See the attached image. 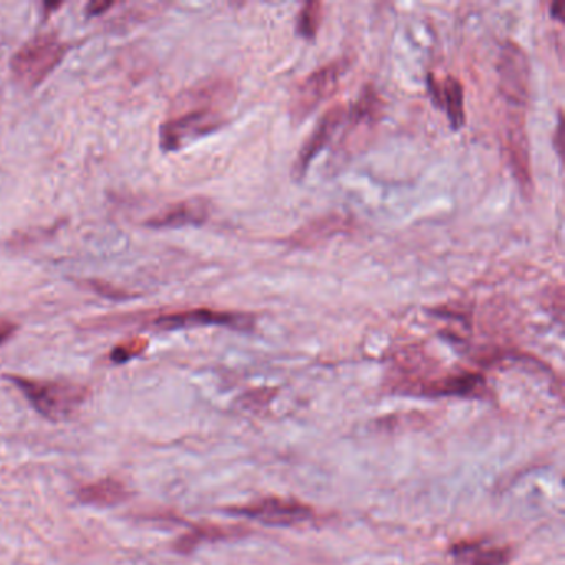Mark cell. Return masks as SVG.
<instances>
[{
  "label": "cell",
  "mask_w": 565,
  "mask_h": 565,
  "mask_svg": "<svg viewBox=\"0 0 565 565\" xmlns=\"http://www.w3.org/2000/svg\"><path fill=\"white\" fill-rule=\"evenodd\" d=\"M234 94V85L220 78L183 92L171 108V117L161 125V150L174 153L221 130L226 125L224 110L233 104Z\"/></svg>",
  "instance_id": "1"
},
{
  "label": "cell",
  "mask_w": 565,
  "mask_h": 565,
  "mask_svg": "<svg viewBox=\"0 0 565 565\" xmlns=\"http://www.w3.org/2000/svg\"><path fill=\"white\" fill-rule=\"evenodd\" d=\"M67 51V44L57 35H38L25 42L11 58L12 77L25 90H34L61 65Z\"/></svg>",
  "instance_id": "2"
},
{
  "label": "cell",
  "mask_w": 565,
  "mask_h": 565,
  "mask_svg": "<svg viewBox=\"0 0 565 565\" xmlns=\"http://www.w3.org/2000/svg\"><path fill=\"white\" fill-rule=\"evenodd\" d=\"M12 383L45 418H67L87 398L88 390L75 383L38 382V380L11 376Z\"/></svg>",
  "instance_id": "3"
},
{
  "label": "cell",
  "mask_w": 565,
  "mask_h": 565,
  "mask_svg": "<svg viewBox=\"0 0 565 565\" xmlns=\"http://www.w3.org/2000/svg\"><path fill=\"white\" fill-rule=\"evenodd\" d=\"M350 62L347 58L330 62L326 67L310 74L297 88L290 104V115L294 120L303 121L322 102L332 97L339 88L345 72L349 71Z\"/></svg>",
  "instance_id": "4"
},
{
  "label": "cell",
  "mask_w": 565,
  "mask_h": 565,
  "mask_svg": "<svg viewBox=\"0 0 565 565\" xmlns=\"http://www.w3.org/2000/svg\"><path fill=\"white\" fill-rule=\"evenodd\" d=\"M498 74L499 92L504 97L508 108H524V110H527L531 68H529L524 51L514 42H508L502 47Z\"/></svg>",
  "instance_id": "5"
},
{
  "label": "cell",
  "mask_w": 565,
  "mask_h": 565,
  "mask_svg": "<svg viewBox=\"0 0 565 565\" xmlns=\"http://www.w3.org/2000/svg\"><path fill=\"white\" fill-rule=\"evenodd\" d=\"M153 326L161 330L193 329V327H230L236 330H249L254 326L250 313L231 312V310L191 309L164 313L153 320Z\"/></svg>",
  "instance_id": "6"
},
{
  "label": "cell",
  "mask_w": 565,
  "mask_h": 565,
  "mask_svg": "<svg viewBox=\"0 0 565 565\" xmlns=\"http://www.w3.org/2000/svg\"><path fill=\"white\" fill-rule=\"evenodd\" d=\"M505 138H508L512 173L522 193L531 198L534 193V180H532L531 148H529L527 130H525V111L508 110Z\"/></svg>",
  "instance_id": "7"
},
{
  "label": "cell",
  "mask_w": 565,
  "mask_h": 565,
  "mask_svg": "<svg viewBox=\"0 0 565 565\" xmlns=\"http://www.w3.org/2000/svg\"><path fill=\"white\" fill-rule=\"evenodd\" d=\"M349 118V110L345 105H335L329 111L323 114L317 127L313 128L312 135L303 141L299 154H297L296 163L292 168V177L296 181H302L309 171L312 161L326 150L327 145L335 137L340 125Z\"/></svg>",
  "instance_id": "8"
},
{
  "label": "cell",
  "mask_w": 565,
  "mask_h": 565,
  "mask_svg": "<svg viewBox=\"0 0 565 565\" xmlns=\"http://www.w3.org/2000/svg\"><path fill=\"white\" fill-rule=\"evenodd\" d=\"M211 204L204 198H193L171 204L147 221L150 230H180L186 226H201L210 220Z\"/></svg>",
  "instance_id": "9"
},
{
  "label": "cell",
  "mask_w": 565,
  "mask_h": 565,
  "mask_svg": "<svg viewBox=\"0 0 565 565\" xmlns=\"http://www.w3.org/2000/svg\"><path fill=\"white\" fill-rule=\"evenodd\" d=\"M237 512L267 525H292L310 518V509L306 505L276 498L256 502Z\"/></svg>",
  "instance_id": "10"
},
{
  "label": "cell",
  "mask_w": 565,
  "mask_h": 565,
  "mask_svg": "<svg viewBox=\"0 0 565 565\" xmlns=\"http://www.w3.org/2000/svg\"><path fill=\"white\" fill-rule=\"evenodd\" d=\"M428 90L433 104L438 105L448 115L452 130H461L466 124L465 90H462L461 82L452 75H448L441 82L436 81L435 75H429Z\"/></svg>",
  "instance_id": "11"
},
{
  "label": "cell",
  "mask_w": 565,
  "mask_h": 565,
  "mask_svg": "<svg viewBox=\"0 0 565 565\" xmlns=\"http://www.w3.org/2000/svg\"><path fill=\"white\" fill-rule=\"evenodd\" d=\"M81 501L92 505H115L128 498L127 489L121 482L114 479L95 482V484L85 486L78 491Z\"/></svg>",
  "instance_id": "12"
},
{
  "label": "cell",
  "mask_w": 565,
  "mask_h": 565,
  "mask_svg": "<svg viewBox=\"0 0 565 565\" xmlns=\"http://www.w3.org/2000/svg\"><path fill=\"white\" fill-rule=\"evenodd\" d=\"M455 554L462 565H502L505 562V552L488 544H459Z\"/></svg>",
  "instance_id": "13"
},
{
  "label": "cell",
  "mask_w": 565,
  "mask_h": 565,
  "mask_svg": "<svg viewBox=\"0 0 565 565\" xmlns=\"http://www.w3.org/2000/svg\"><path fill=\"white\" fill-rule=\"evenodd\" d=\"M323 21V6L320 2H307L297 15L296 32L306 41H316Z\"/></svg>",
  "instance_id": "14"
},
{
  "label": "cell",
  "mask_w": 565,
  "mask_h": 565,
  "mask_svg": "<svg viewBox=\"0 0 565 565\" xmlns=\"http://www.w3.org/2000/svg\"><path fill=\"white\" fill-rule=\"evenodd\" d=\"M484 386L482 376L466 373V375L449 376L435 385V393L438 395H475L478 390Z\"/></svg>",
  "instance_id": "15"
},
{
  "label": "cell",
  "mask_w": 565,
  "mask_h": 565,
  "mask_svg": "<svg viewBox=\"0 0 565 565\" xmlns=\"http://www.w3.org/2000/svg\"><path fill=\"white\" fill-rule=\"evenodd\" d=\"M147 342L145 340H134L130 343H124V345L117 347L111 353V360L117 363L127 362V360L134 359L138 353L143 352Z\"/></svg>",
  "instance_id": "16"
},
{
  "label": "cell",
  "mask_w": 565,
  "mask_h": 565,
  "mask_svg": "<svg viewBox=\"0 0 565 565\" xmlns=\"http://www.w3.org/2000/svg\"><path fill=\"white\" fill-rule=\"evenodd\" d=\"M15 329L18 327L12 322H8V320H0V345H4L8 340H11V337L14 335Z\"/></svg>",
  "instance_id": "17"
},
{
  "label": "cell",
  "mask_w": 565,
  "mask_h": 565,
  "mask_svg": "<svg viewBox=\"0 0 565 565\" xmlns=\"http://www.w3.org/2000/svg\"><path fill=\"white\" fill-rule=\"evenodd\" d=\"M114 2H90L87 6V15H100L104 14L108 9L114 8Z\"/></svg>",
  "instance_id": "18"
}]
</instances>
